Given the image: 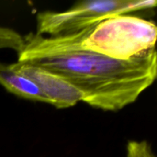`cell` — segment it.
Masks as SVG:
<instances>
[{
  "instance_id": "obj_4",
  "label": "cell",
  "mask_w": 157,
  "mask_h": 157,
  "mask_svg": "<svg viewBox=\"0 0 157 157\" xmlns=\"http://www.w3.org/2000/svg\"><path fill=\"white\" fill-rule=\"evenodd\" d=\"M13 70L30 80L56 109H68L83 102V94L63 77L29 63H10Z\"/></svg>"
},
{
  "instance_id": "obj_6",
  "label": "cell",
  "mask_w": 157,
  "mask_h": 157,
  "mask_svg": "<svg viewBox=\"0 0 157 157\" xmlns=\"http://www.w3.org/2000/svg\"><path fill=\"white\" fill-rule=\"evenodd\" d=\"M24 44V37L17 30L0 26V50L20 52Z\"/></svg>"
},
{
  "instance_id": "obj_7",
  "label": "cell",
  "mask_w": 157,
  "mask_h": 157,
  "mask_svg": "<svg viewBox=\"0 0 157 157\" xmlns=\"http://www.w3.org/2000/svg\"><path fill=\"white\" fill-rule=\"evenodd\" d=\"M126 157H156L146 140H132L127 144Z\"/></svg>"
},
{
  "instance_id": "obj_2",
  "label": "cell",
  "mask_w": 157,
  "mask_h": 157,
  "mask_svg": "<svg viewBox=\"0 0 157 157\" xmlns=\"http://www.w3.org/2000/svg\"><path fill=\"white\" fill-rule=\"evenodd\" d=\"M157 27L132 14L117 15L83 29L81 48L111 59L126 61L155 48Z\"/></svg>"
},
{
  "instance_id": "obj_1",
  "label": "cell",
  "mask_w": 157,
  "mask_h": 157,
  "mask_svg": "<svg viewBox=\"0 0 157 157\" xmlns=\"http://www.w3.org/2000/svg\"><path fill=\"white\" fill-rule=\"evenodd\" d=\"M83 29L61 36L30 32L17 62L46 69L83 94V102L103 111H119L134 103L155 81V48L121 61L81 48Z\"/></svg>"
},
{
  "instance_id": "obj_3",
  "label": "cell",
  "mask_w": 157,
  "mask_h": 157,
  "mask_svg": "<svg viewBox=\"0 0 157 157\" xmlns=\"http://www.w3.org/2000/svg\"><path fill=\"white\" fill-rule=\"evenodd\" d=\"M155 0H88L79 1L62 11L37 14L36 32L39 35L61 36L78 32L108 17L155 8Z\"/></svg>"
},
{
  "instance_id": "obj_5",
  "label": "cell",
  "mask_w": 157,
  "mask_h": 157,
  "mask_svg": "<svg viewBox=\"0 0 157 157\" xmlns=\"http://www.w3.org/2000/svg\"><path fill=\"white\" fill-rule=\"evenodd\" d=\"M0 86L7 92L20 98L50 105V101L30 80L13 70L10 63H6L1 61Z\"/></svg>"
}]
</instances>
